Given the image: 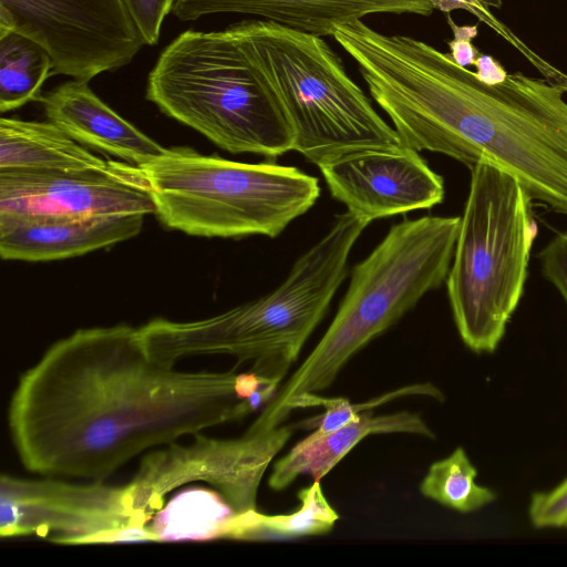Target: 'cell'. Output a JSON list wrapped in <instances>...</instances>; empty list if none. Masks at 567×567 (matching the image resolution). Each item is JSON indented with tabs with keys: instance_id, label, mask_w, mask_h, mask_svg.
<instances>
[{
	"instance_id": "1",
	"label": "cell",
	"mask_w": 567,
	"mask_h": 567,
	"mask_svg": "<svg viewBox=\"0 0 567 567\" xmlns=\"http://www.w3.org/2000/svg\"><path fill=\"white\" fill-rule=\"evenodd\" d=\"M152 359L140 329L84 328L19 380L9 430L23 466L103 481L138 454L265 408L280 380L251 370L179 371Z\"/></svg>"
},
{
	"instance_id": "2",
	"label": "cell",
	"mask_w": 567,
	"mask_h": 567,
	"mask_svg": "<svg viewBox=\"0 0 567 567\" xmlns=\"http://www.w3.org/2000/svg\"><path fill=\"white\" fill-rule=\"evenodd\" d=\"M339 44L403 145L470 168L491 163L513 175L532 202L567 215V86L520 72L489 84L450 53L361 20L342 31Z\"/></svg>"
},
{
	"instance_id": "3",
	"label": "cell",
	"mask_w": 567,
	"mask_h": 567,
	"mask_svg": "<svg viewBox=\"0 0 567 567\" xmlns=\"http://www.w3.org/2000/svg\"><path fill=\"white\" fill-rule=\"evenodd\" d=\"M368 225L348 210L337 215L287 278L258 299L200 320L148 321L138 328L147 354L168 365L194 355L227 354L282 381L326 316L347 276L352 247Z\"/></svg>"
},
{
	"instance_id": "4",
	"label": "cell",
	"mask_w": 567,
	"mask_h": 567,
	"mask_svg": "<svg viewBox=\"0 0 567 567\" xmlns=\"http://www.w3.org/2000/svg\"><path fill=\"white\" fill-rule=\"evenodd\" d=\"M461 217L424 216L393 225L351 271L336 316L316 347L250 424L279 426L288 402L330 386L346 363L445 280Z\"/></svg>"
},
{
	"instance_id": "5",
	"label": "cell",
	"mask_w": 567,
	"mask_h": 567,
	"mask_svg": "<svg viewBox=\"0 0 567 567\" xmlns=\"http://www.w3.org/2000/svg\"><path fill=\"white\" fill-rule=\"evenodd\" d=\"M293 426L236 439L194 434L145 454L125 484L147 542L228 539L238 515L257 509L260 482Z\"/></svg>"
},
{
	"instance_id": "6",
	"label": "cell",
	"mask_w": 567,
	"mask_h": 567,
	"mask_svg": "<svg viewBox=\"0 0 567 567\" xmlns=\"http://www.w3.org/2000/svg\"><path fill=\"white\" fill-rule=\"evenodd\" d=\"M146 99L227 152L293 151L288 113L235 24L174 39L148 74Z\"/></svg>"
},
{
	"instance_id": "7",
	"label": "cell",
	"mask_w": 567,
	"mask_h": 567,
	"mask_svg": "<svg viewBox=\"0 0 567 567\" xmlns=\"http://www.w3.org/2000/svg\"><path fill=\"white\" fill-rule=\"evenodd\" d=\"M530 198L499 167H471L470 192L446 277L455 326L464 344L492 353L524 293L536 225Z\"/></svg>"
},
{
	"instance_id": "8",
	"label": "cell",
	"mask_w": 567,
	"mask_h": 567,
	"mask_svg": "<svg viewBox=\"0 0 567 567\" xmlns=\"http://www.w3.org/2000/svg\"><path fill=\"white\" fill-rule=\"evenodd\" d=\"M155 214L193 236L277 237L320 194L317 177L275 163H241L172 147L141 167Z\"/></svg>"
},
{
	"instance_id": "9",
	"label": "cell",
	"mask_w": 567,
	"mask_h": 567,
	"mask_svg": "<svg viewBox=\"0 0 567 567\" xmlns=\"http://www.w3.org/2000/svg\"><path fill=\"white\" fill-rule=\"evenodd\" d=\"M235 27L279 94L293 151L310 163L319 167L354 151L402 144L321 37L265 20Z\"/></svg>"
},
{
	"instance_id": "10",
	"label": "cell",
	"mask_w": 567,
	"mask_h": 567,
	"mask_svg": "<svg viewBox=\"0 0 567 567\" xmlns=\"http://www.w3.org/2000/svg\"><path fill=\"white\" fill-rule=\"evenodd\" d=\"M42 45L51 75L89 82L127 65L145 44L123 0H0V34Z\"/></svg>"
},
{
	"instance_id": "11",
	"label": "cell",
	"mask_w": 567,
	"mask_h": 567,
	"mask_svg": "<svg viewBox=\"0 0 567 567\" xmlns=\"http://www.w3.org/2000/svg\"><path fill=\"white\" fill-rule=\"evenodd\" d=\"M0 534L59 544L146 542L126 486L1 476Z\"/></svg>"
},
{
	"instance_id": "12",
	"label": "cell",
	"mask_w": 567,
	"mask_h": 567,
	"mask_svg": "<svg viewBox=\"0 0 567 567\" xmlns=\"http://www.w3.org/2000/svg\"><path fill=\"white\" fill-rule=\"evenodd\" d=\"M0 210L145 216L155 203L141 167L110 159L100 169H0Z\"/></svg>"
},
{
	"instance_id": "13",
	"label": "cell",
	"mask_w": 567,
	"mask_h": 567,
	"mask_svg": "<svg viewBox=\"0 0 567 567\" xmlns=\"http://www.w3.org/2000/svg\"><path fill=\"white\" fill-rule=\"evenodd\" d=\"M331 196L368 221L442 203L444 181L419 154L403 144L370 147L321 166Z\"/></svg>"
},
{
	"instance_id": "14",
	"label": "cell",
	"mask_w": 567,
	"mask_h": 567,
	"mask_svg": "<svg viewBox=\"0 0 567 567\" xmlns=\"http://www.w3.org/2000/svg\"><path fill=\"white\" fill-rule=\"evenodd\" d=\"M144 215L82 217L0 210V255L7 260L50 261L84 255L138 235Z\"/></svg>"
},
{
	"instance_id": "15",
	"label": "cell",
	"mask_w": 567,
	"mask_h": 567,
	"mask_svg": "<svg viewBox=\"0 0 567 567\" xmlns=\"http://www.w3.org/2000/svg\"><path fill=\"white\" fill-rule=\"evenodd\" d=\"M434 9L431 0H176L172 12L181 21L220 12L247 13L293 30L328 37L336 27L368 14L430 16Z\"/></svg>"
},
{
	"instance_id": "16",
	"label": "cell",
	"mask_w": 567,
	"mask_h": 567,
	"mask_svg": "<svg viewBox=\"0 0 567 567\" xmlns=\"http://www.w3.org/2000/svg\"><path fill=\"white\" fill-rule=\"evenodd\" d=\"M87 83L73 79L42 96L48 121L80 144L101 150L138 167L165 152V147L106 105Z\"/></svg>"
},
{
	"instance_id": "17",
	"label": "cell",
	"mask_w": 567,
	"mask_h": 567,
	"mask_svg": "<svg viewBox=\"0 0 567 567\" xmlns=\"http://www.w3.org/2000/svg\"><path fill=\"white\" fill-rule=\"evenodd\" d=\"M385 433L435 437L417 413L402 411L375 416L371 411H365L333 431L323 434L311 432L299 441L274 463L268 486L282 491L300 475L320 481L364 437Z\"/></svg>"
},
{
	"instance_id": "18",
	"label": "cell",
	"mask_w": 567,
	"mask_h": 567,
	"mask_svg": "<svg viewBox=\"0 0 567 567\" xmlns=\"http://www.w3.org/2000/svg\"><path fill=\"white\" fill-rule=\"evenodd\" d=\"M109 162L49 121L0 120V169H100Z\"/></svg>"
},
{
	"instance_id": "19",
	"label": "cell",
	"mask_w": 567,
	"mask_h": 567,
	"mask_svg": "<svg viewBox=\"0 0 567 567\" xmlns=\"http://www.w3.org/2000/svg\"><path fill=\"white\" fill-rule=\"evenodd\" d=\"M298 498L300 507L289 514L267 515L252 509L238 515L228 539L297 538L324 535L333 529L339 514L326 498L320 481L300 489Z\"/></svg>"
},
{
	"instance_id": "20",
	"label": "cell",
	"mask_w": 567,
	"mask_h": 567,
	"mask_svg": "<svg viewBox=\"0 0 567 567\" xmlns=\"http://www.w3.org/2000/svg\"><path fill=\"white\" fill-rule=\"evenodd\" d=\"M51 71V56L42 45L14 31L0 34V111L41 101Z\"/></svg>"
},
{
	"instance_id": "21",
	"label": "cell",
	"mask_w": 567,
	"mask_h": 567,
	"mask_svg": "<svg viewBox=\"0 0 567 567\" xmlns=\"http://www.w3.org/2000/svg\"><path fill=\"white\" fill-rule=\"evenodd\" d=\"M477 470L465 450L456 447L449 456L433 462L420 483V493L445 507L463 514L476 512L491 503L496 493L475 482Z\"/></svg>"
},
{
	"instance_id": "22",
	"label": "cell",
	"mask_w": 567,
	"mask_h": 567,
	"mask_svg": "<svg viewBox=\"0 0 567 567\" xmlns=\"http://www.w3.org/2000/svg\"><path fill=\"white\" fill-rule=\"evenodd\" d=\"M426 395L444 401L443 393L432 383H415L386 392L361 403H351L347 398H324L318 393H303L291 399L286 406V415L298 408L322 406L323 414L301 422V427L313 429V433L323 434L333 431L358 414L402 396Z\"/></svg>"
},
{
	"instance_id": "23",
	"label": "cell",
	"mask_w": 567,
	"mask_h": 567,
	"mask_svg": "<svg viewBox=\"0 0 567 567\" xmlns=\"http://www.w3.org/2000/svg\"><path fill=\"white\" fill-rule=\"evenodd\" d=\"M528 517L538 529L567 528V477L548 492L533 493Z\"/></svg>"
},
{
	"instance_id": "24",
	"label": "cell",
	"mask_w": 567,
	"mask_h": 567,
	"mask_svg": "<svg viewBox=\"0 0 567 567\" xmlns=\"http://www.w3.org/2000/svg\"><path fill=\"white\" fill-rule=\"evenodd\" d=\"M144 43L158 42L162 23L176 0H123Z\"/></svg>"
},
{
	"instance_id": "25",
	"label": "cell",
	"mask_w": 567,
	"mask_h": 567,
	"mask_svg": "<svg viewBox=\"0 0 567 567\" xmlns=\"http://www.w3.org/2000/svg\"><path fill=\"white\" fill-rule=\"evenodd\" d=\"M543 276L567 305V230L558 233L539 254Z\"/></svg>"
},
{
	"instance_id": "26",
	"label": "cell",
	"mask_w": 567,
	"mask_h": 567,
	"mask_svg": "<svg viewBox=\"0 0 567 567\" xmlns=\"http://www.w3.org/2000/svg\"><path fill=\"white\" fill-rule=\"evenodd\" d=\"M449 23L454 38L450 41V54L461 66L474 65L481 53L473 45L472 40L477 35L476 25H457L450 18Z\"/></svg>"
},
{
	"instance_id": "27",
	"label": "cell",
	"mask_w": 567,
	"mask_h": 567,
	"mask_svg": "<svg viewBox=\"0 0 567 567\" xmlns=\"http://www.w3.org/2000/svg\"><path fill=\"white\" fill-rule=\"evenodd\" d=\"M474 65L478 78L489 84L503 82L508 75L503 66L491 55L481 54Z\"/></svg>"
},
{
	"instance_id": "28",
	"label": "cell",
	"mask_w": 567,
	"mask_h": 567,
	"mask_svg": "<svg viewBox=\"0 0 567 567\" xmlns=\"http://www.w3.org/2000/svg\"><path fill=\"white\" fill-rule=\"evenodd\" d=\"M462 0H431L435 9L447 12L456 7Z\"/></svg>"
}]
</instances>
